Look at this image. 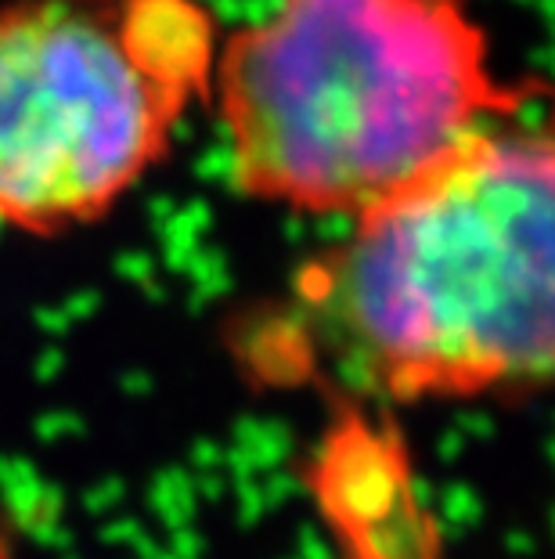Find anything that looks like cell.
Returning a JSON list of instances; mask_svg holds the SVG:
<instances>
[{
    "instance_id": "3",
    "label": "cell",
    "mask_w": 555,
    "mask_h": 559,
    "mask_svg": "<svg viewBox=\"0 0 555 559\" xmlns=\"http://www.w3.org/2000/svg\"><path fill=\"white\" fill-rule=\"evenodd\" d=\"M198 0L0 4V224L62 235L105 217L214 94Z\"/></svg>"
},
{
    "instance_id": "1",
    "label": "cell",
    "mask_w": 555,
    "mask_h": 559,
    "mask_svg": "<svg viewBox=\"0 0 555 559\" xmlns=\"http://www.w3.org/2000/svg\"><path fill=\"white\" fill-rule=\"evenodd\" d=\"M476 127L300 278L328 350L400 401L555 383V116Z\"/></svg>"
},
{
    "instance_id": "2",
    "label": "cell",
    "mask_w": 555,
    "mask_h": 559,
    "mask_svg": "<svg viewBox=\"0 0 555 559\" xmlns=\"http://www.w3.org/2000/svg\"><path fill=\"white\" fill-rule=\"evenodd\" d=\"M209 98L245 195L353 217L519 112L469 0H278L220 47Z\"/></svg>"
}]
</instances>
